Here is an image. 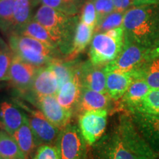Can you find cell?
<instances>
[{
    "mask_svg": "<svg viewBox=\"0 0 159 159\" xmlns=\"http://www.w3.org/2000/svg\"><path fill=\"white\" fill-rule=\"evenodd\" d=\"M158 157L142 138L130 115L122 114L111 131L94 144L90 159H155Z\"/></svg>",
    "mask_w": 159,
    "mask_h": 159,
    "instance_id": "obj_1",
    "label": "cell"
},
{
    "mask_svg": "<svg viewBox=\"0 0 159 159\" xmlns=\"http://www.w3.org/2000/svg\"><path fill=\"white\" fill-rule=\"evenodd\" d=\"M125 39L154 49L159 40V7L157 5L134 6L125 13Z\"/></svg>",
    "mask_w": 159,
    "mask_h": 159,
    "instance_id": "obj_2",
    "label": "cell"
},
{
    "mask_svg": "<svg viewBox=\"0 0 159 159\" xmlns=\"http://www.w3.org/2000/svg\"><path fill=\"white\" fill-rule=\"evenodd\" d=\"M33 20L48 30L56 43L60 55L66 61L72 47L77 26V16H68L47 5H41L33 16Z\"/></svg>",
    "mask_w": 159,
    "mask_h": 159,
    "instance_id": "obj_3",
    "label": "cell"
},
{
    "mask_svg": "<svg viewBox=\"0 0 159 159\" xmlns=\"http://www.w3.org/2000/svg\"><path fill=\"white\" fill-rule=\"evenodd\" d=\"M8 43L10 48L16 55L37 67L48 66L53 59L60 56L56 49L46 43L16 33H9Z\"/></svg>",
    "mask_w": 159,
    "mask_h": 159,
    "instance_id": "obj_4",
    "label": "cell"
},
{
    "mask_svg": "<svg viewBox=\"0 0 159 159\" xmlns=\"http://www.w3.org/2000/svg\"><path fill=\"white\" fill-rule=\"evenodd\" d=\"M152 49L124 39V46L120 54L105 66V71L128 73L134 80L138 79L139 71Z\"/></svg>",
    "mask_w": 159,
    "mask_h": 159,
    "instance_id": "obj_5",
    "label": "cell"
},
{
    "mask_svg": "<svg viewBox=\"0 0 159 159\" xmlns=\"http://www.w3.org/2000/svg\"><path fill=\"white\" fill-rule=\"evenodd\" d=\"M55 146L60 159H90L89 145L76 125L69 124L63 129Z\"/></svg>",
    "mask_w": 159,
    "mask_h": 159,
    "instance_id": "obj_6",
    "label": "cell"
},
{
    "mask_svg": "<svg viewBox=\"0 0 159 159\" xmlns=\"http://www.w3.org/2000/svg\"><path fill=\"white\" fill-rule=\"evenodd\" d=\"M124 39H116L105 33H95L89 51V61L94 65L106 66L120 54Z\"/></svg>",
    "mask_w": 159,
    "mask_h": 159,
    "instance_id": "obj_7",
    "label": "cell"
},
{
    "mask_svg": "<svg viewBox=\"0 0 159 159\" xmlns=\"http://www.w3.org/2000/svg\"><path fill=\"white\" fill-rule=\"evenodd\" d=\"M108 122V110L89 111L78 116L81 134L89 146L94 145L102 137Z\"/></svg>",
    "mask_w": 159,
    "mask_h": 159,
    "instance_id": "obj_8",
    "label": "cell"
},
{
    "mask_svg": "<svg viewBox=\"0 0 159 159\" xmlns=\"http://www.w3.org/2000/svg\"><path fill=\"white\" fill-rule=\"evenodd\" d=\"M24 108L29 112V115L27 114V119L38 147L42 144L55 145L61 130L52 124L40 111Z\"/></svg>",
    "mask_w": 159,
    "mask_h": 159,
    "instance_id": "obj_9",
    "label": "cell"
},
{
    "mask_svg": "<svg viewBox=\"0 0 159 159\" xmlns=\"http://www.w3.org/2000/svg\"><path fill=\"white\" fill-rule=\"evenodd\" d=\"M34 100L46 118L61 130L70 124L74 114L61 106L56 96L38 97Z\"/></svg>",
    "mask_w": 159,
    "mask_h": 159,
    "instance_id": "obj_10",
    "label": "cell"
},
{
    "mask_svg": "<svg viewBox=\"0 0 159 159\" xmlns=\"http://www.w3.org/2000/svg\"><path fill=\"white\" fill-rule=\"evenodd\" d=\"M142 138L159 154V115L136 112L129 114Z\"/></svg>",
    "mask_w": 159,
    "mask_h": 159,
    "instance_id": "obj_11",
    "label": "cell"
},
{
    "mask_svg": "<svg viewBox=\"0 0 159 159\" xmlns=\"http://www.w3.org/2000/svg\"><path fill=\"white\" fill-rule=\"evenodd\" d=\"M39 67L25 62L14 55L9 71V81L13 88L25 94L30 91Z\"/></svg>",
    "mask_w": 159,
    "mask_h": 159,
    "instance_id": "obj_12",
    "label": "cell"
},
{
    "mask_svg": "<svg viewBox=\"0 0 159 159\" xmlns=\"http://www.w3.org/2000/svg\"><path fill=\"white\" fill-rule=\"evenodd\" d=\"M77 72L82 87L107 94L105 66L94 65L88 61L79 63Z\"/></svg>",
    "mask_w": 159,
    "mask_h": 159,
    "instance_id": "obj_13",
    "label": "cell"
},
{
    "mask_svg": "<svg viewBox=\"0 0 159 159\" xmlns=\"http://www.w3.org/2000/svg\"><path fill=\"white\" fill-rule=\"evenodd\" d=\"M59 91L55 73L49 66L39 67L30 89L33 97L56 96Z\"/></svg>",
    "mask_w": 159,
    "mask_h": 159,
    "instance_id": "obj_14",
    "label": "cell"
},
{
    "mask_svg": "<svg viewBox=\"0 0 159 159\" xmlns=\"http://www.w3.org/2000/svg\"><path fill=\"white\" fill-rule=\"evenodd\" d=\"M151 89L144 79H136L133 81L125 94L119 100V108L132 114L136 111L143 99Z\"/></svg>",
    "mask_w": 159,
    "mask_h": 159,
    "instance_id": "obj_15",
    "label": "cell"
},
{
    "mask_svg": "<svg viewBox=\"0 0 159 159\" xmlns=\"http://www.w3.org/2000/svg\"><path fill=\"white\" fill-rule=\"evenodd\" d=\"M111 97L107 94L97 92L87 88L82 87L79 102L74 114L77 115L89 111L108 110L110 107Z\"/></svg>",
    "mask_w": 159,
    "mask_h": 159,
    "instance_id": "obj_16",
    "label": "cell"
},
{
    "mask_svg": "<svg viewBox=\"0 0 159 159\" xmlns=\"http://www.w3.org/2000/svg\"><path fill=\"white\" fill-rule=\"evenodd\" d=\"M81 90H82V85L80 81L77 68L74 76L72 77L71 80L65 83L60 89L58 93L56 95L57 101L61 106L67 110L71 111L74 114L77 103L79 102Z\"/></svg>",
    "mask_w": 159,
    "mask_h": 159,
    "instance_id": "obj_17",
    "label": "cell"
},
{
    "mask_svg": "<svg viewBox=\"0 0 159 159\" xmlns=\"http://www.w3.org/2000/svg\"><path fill=\"white\" fill-rule=\"evenodd\" d=\"M106 74L107 94L113 100H119L134 80V77L128 73L119 71H106Z\"/></svg>",
    "mask_w": 159,
    "mask_h": 159,
    "instance_id": "obj_18",
    "label": "cell"
},
{
    "mask_svg": "<svg viewBox=\"0 0 159 159\" xmlns=\"http://www.w3.org/2000/svg\"><path fill=\"white\" fill-rule=\"evenodd\" d=\"M25 113L12 104L4 101L0 104V121L5 132L12 136L22 125Z\"/></svg>",
    "mask_w": 159,
    "mask_h": 159,
    "instance_id": "obj_19",
    "label": "cell"
},
{
    "mask_svg": "<svg viewBox=\"0 0 159 159\" xmlns=\"http://www.w3.org/2000/svg\"><path fill=\"white\" fill-rule=\"evenodd\" d=\"M12 136L19 145L20 150L22 151L26 159H30L31 157H33V153L35 149L39 147L35 142V136L32 131L27 116L25 113L22 125L12 135Z\"/></svg>",
    "mask_w": 159,
    "mask_h": 159,
    "instance_id": "obj_20",
    "label": "cell"
},
{
    "mask_svg": "<svg viewBox=\"0 0 159 159\" xmlns=\"http://www.w3.org/2000/svg\"><path fill=\"white\" fill-rule=\"evenodd\" d=\"M94 33V28L86 25L81 21H79L73 39L71 52L66 61H74L77 55L85 50L92 40Z\"/></svg>",
    "mask_w": 159,
    "mask_h": 159,
    "instance_id": "obj_21",
    "label": "cell"
},
{
    "mask_svg": "<svg viewBox=\"0 0 159 159\" xmlns=\"http://www.w3.org/2000/svg\"><path fill=\"white\" fill-rule=\"evenodd\" d=\"M138 79H144L151 89H159V53L153 49L139 71Z\"/></svg>",
    "mask_w": 159,
    "mask_h": 159,
    "instance_id": "obj_22",
    "label": "cell"
},
{
    "mask_svg": "<svg viewBox=\"0 0 159 159\" xmlns=\"http://www.w3.org/2000/svg\"><path fill=\"white\" fill-rule=\"evenodd\" d=\"M12 33H16L18 34L33 38V39H37L41 42L46 43V44L52 48L56 49L58 52L56 43L55 42L54 39H52L50 33L43 25L35 21V20L32 19L23 27H20L16 31L12 32Z\"/></svg>",
    "mask_w": 159,
    "mask_h": 159,
    "instance_id": "obj_23",
    "label": "cell"
},
{
    "mask_svg": "<svg viewBox=\"0 0 159 159\" xmlns=\"http://www.w3.org/2000/svg\"><path fill=\"white\" fill-rule=\"evenodd\" d=\"M55 73L58 83L59 90L65 83L69 82L74 76L78 63L74 61H65L55 58L48 65Z\"/></svg>",
    "mask_w": 159,
    "mask_h": 159,
    "instance_id": "obj_24",
    "label": "cell"
},
{
    "mask_svg": "<svg viewBox=\"0 0 159 159\" xmlns=\"http://www.w3.org/2000/svg\"><path fill=\"white\" fill-rule=\"evenodd\" d=\"M0 158L2 159H26L13 136L0 130Z\"/></svg>",
    "mask_w": 159,
    "mask_h": 159,
    "instance_id": "obj_25",
    "label": "cell"
},
{
    "mask_svg": "<svg viewBox=\"0 0 159 159\" xmlns=\"http://www.w3.org/2000/svg\"><path fill=\"white\" fill-rule=\"evenodd\" d=\"M33 4V0H16L13 13V32L16 31L33 19L31 18V11Z\"/></svg>",
    "mask_w": 159,
    "mask_h": 159,
    "instance_id": "obj_26",
    "label": "cell"
},
{
    "mask_svg": "<svg viewBox=\"0 0 159 159\" xmlns=\"http://www.w3.org/2000/svg\"><path fill=\"white\" fill-rule=\"evenodd\" d=\"M83 0H33L35 5L41 3L68 16H77Z\"/></svg>",
    "mask_w": 159,
    "mask_h": 159,
    "instance_id": "obj_27",
    "label": "cell"
},
{
    "mask_svg": "<svg viewBox=\"0 0 159 159\" xmlns=\"http://www.w3.org/2000/svg\"><path fill=\"white\" fill-rule=\"evenodd\" d=\"M16 0H0V30L11 33L13 30Z\"/></svg>",
    "mask_w": 159,
    "mask_h": 159,
    "instance_id": "obj_28",
    "label": "cell"
},
{
    "mask_svg": "<svg viewBox=\"0 0 159 159\" xmlns=\"http://www.w3.org/2000/svg\"><path fill=\"white\" fill-rule=\"evenodd\" d=\"M14 53L5 43H0V81H9L10 68Z\"/></svg>",
    "mask_w": 159,
    "mask_h": 159,
    "instance_id": "obj_29",
    "label": "cell"
},
{
    "mask_svg": "<svg viewBox=\"0 0 159 159\" xmlns=\"http://www.w3.org/2000/svg\"><path fill=\"white\" fill-rule=\"evenodd\" d=\"M136 112L159 115V89H151Z\"/></svg>",
    "mask_w": 159,
    "mask_h": 159,
    "instance_id": "obj_30",
    "label": "cell"
},
{
    "mask_svg": "<svg viewBox=\"0 0 159 159\" xmlns=\"http://www.w3.org/2000/svg\"><path fill=\"white\" fill-rule=\"evenodd\" d=\"M124 14L125 13L114 11L111 14L107 16L105 19H103L100 22L97 24L94 28V33H105L110 30L122 27L123 19H124Z\"/></svg>",
    "mask_w": 159,
    "mask_h": 159,
    "instance_id": "obj_31",
    "label": "cell"
},
{
    "mask_svg": "<svg viewBox=\"0 0 159 159\" xmlns=\"http://www.w3.org/2000/svg\"><path fill=\"white\" fill-rule=\"evenodd\" d=\"M80 21L89 27L95 28L97 24V12L92 0H88L81 7Z\"/></svg>",
    "mask_w": 159,
    "mask_h": 159,
    "instance_id": "obj_32",
    "label": "cell"
},
{
    "mask_svg": "<svg viewBox=\"0 0 159 159\" xmlns=\"http://www.w3.org/2000/svg\"><path fill=\"white\" fill-rule=\"evenodd\" d=\"M97 12V24L114 11L113 0H92Z\"/></svg>",
    "mask_w": 159,
    "mask_h": 159,
    "instance_id": "obj_33",
    "label": "cell"
},
{
    "mask_svg": "<svg viewBox=\"0 0 159 159\" xmlns=\"http://www.w3.org/2000/svg\"><path fill=\"white\" fill-rule=\"evenodd\" d=\"M33 159H60L55 145L42 144L36 149Z\"/></svg>",
    "mask_w": 159,
    "mask_h": 159,
    "instance_id": "obj_34",
    "label": "cell"
},
{
    "mask_svg": "<svg viewBox=\"0 0 159 159\" xmlns=\"http://www.w3.org/2000/svg\"><path fill=\"white\" fill-rule=\"evenodd\" d=\"M114 4V11L125 13L131 5L134 0H113Z\"/></svg>",
    "mask_w": 159,
    "mask_h": 159,
    "instance_id": "obj_35",
    "label": "cell"
},
{
    "mask_svg": "<svg viewBox=\"0 0 159 159\" xmlns=\"http://www.w3.org/2000/svg\"><path fill=\"white\" fill-rule=\"evenodd\" d=\"M159 0H134V6H142V5H158Z\"/></svg>",
    "mask_w": 159,
    "mask_h": 159,
    "instance_id": "obj_36",
    "label": "cell"
},
{
    "mask_svg": "<svg viewBox=\"0 0 159 159\" xmlns=\"http://www.w3.org/2000/svg\"><path fill=\"white\" fill-rule=\"evenodd\" d=\"M153 50H154V52H156L159 53V40L158 41V43H157L156 47L153 49Z\"/></svg>",
    "mask_w": 159,
    "mask_h": 159,
    "instance_id": "obj_37",
    "label": "cell"
},
{
    "mask_svg": "<svg viewBox=\"0 0 159 159\" xmlns=\"http://www.w3.org/2000/svg\"><path fill=\"white\" fill-rule=\"evenodd\" d=\"M155 159H158V157H157V158H155Z\"/></svg>",
    "mask_w": 159,
    "mask_h": 159,
    "instance_id": "obj_38",
    "label": "cell"
},
{
    "mask_svg": "<svg viewBox=\"0 0 159 159\" xmlns=\"http://www.w3.org/2000/svg\"><path fill=\"white\" fill-rule=\"evenodd\" d=\"M0 159H2V158H0Z\"/></svg>",
    "mask_w": 159,
    "mask_h": 159,
    "instance_id": "obj_39",
    "label": "cell"
}]
</instances>
